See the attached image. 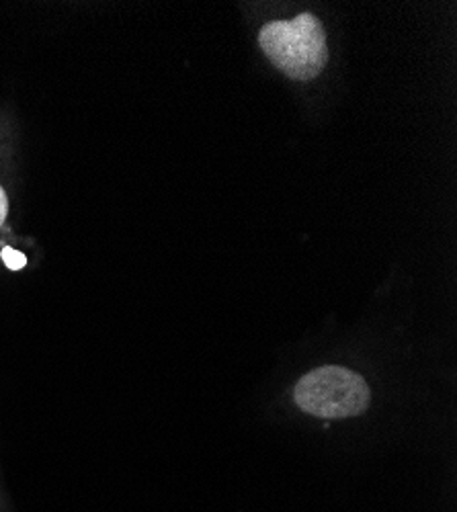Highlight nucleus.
Wrapping results in <instances>:
<instances>
[{"label":"nucleus","mask_w":457,"mask_h":512,"mask_svg":"<svg viewBox=\"0 0 457 512\" xmlns=\"http://www.w3.org/2000/svg\"><path fill=\"white\" fill-rule=\"evenodd\" d=\"M259 41L273 66L294 80L316 78L328 62L326 35L312 13L265 25Z\"/></svg>","instance_id":"obj_1"},{"label":"nucleus","mask_w":457,"mask_h":512,"mask_svg":"<svg viewBox=\"0 0 457 512\" xmlns=\"http://www.w3.org/2000/svg\"><path fill=\"white\" fill-rule=\"evenodd\" d=\"M369 386L347 367H318L306 373L296 386L298 406L318 418H351L367 410Z\"/></svg>","instance_id":"obj_2"},{"label":"nucleus","mask_w":457,"mask_h":512,"mask_svg":"<svg viewBox=\"0 0 457 512\" xmlns=\"http://www.w3.org/2000/svg\"><path fill=\"white\" fill-rule=\"evenodd\" d=\"M0 256H3V263L11 271H21L27 265V256L23 252H19V250H13L11 246H5L3 252H0Z\"/></svg>","instance_id":"obj_3"},{"label":"nucleus","mask_w":457,"mask_h":512,"mask_svg":"<svg viewBox=\"0 0 457 512\" xmlns=\"http://www.w3.org/2000/svg\"><path fill=\"white\" fill-rule=\"evenodd\" d=\"M7 216H9V197H7L5 189L0 187V228H3Z\"/></svg>","instance_id":"obj_4"}]
</instances>
